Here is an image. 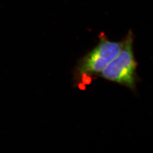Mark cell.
<instances>
[{"label": "cell", "instance_id": "2", "mask_svg": "<svg viewBox=\"0 0 153 153\" xmlns=\"http://www.w3.org/2000/svg\"><path fill=\"white\" fill-rule=\"evenodd\" d=\"M123 41V45L119 53L105 66L99 76L134 90L137 82L138 64L134 55V35L131 30L128 31Z\"/></svg>", "mask_w": 153, "mask_h": 153}, {"label": "cell", "instance_id": "1", "mask_svg": "<svg viewBox=\"0 0 153 153\" xmlns=\"http://www.w3.org/2000/svg\"><path fill=\"white\" fill-rule=\"evenodd\" d=\"M124 41L113 42L101 33L98 44L88 54L80 59L74 71L76 82L88 83L90 77L97 75L117 55L123 47Z\"/></svg>", "mask_w": 153, "mask_h": 153}]
</instances>
